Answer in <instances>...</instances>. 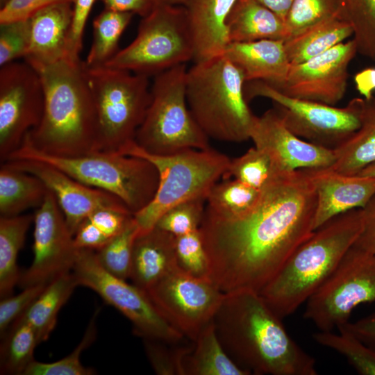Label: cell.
<instances>
[{"label":"cell","instance_id":"obj_1","mask_svg":"<svg viewBox=\"0 0 375 375\" xmlns=\"http://www.w3.org/2000/svg\"><path fill=\"white\" fill-rule=\"evenodd\" d=\"M315 209L306 169L279 173L242 217H224L206 206L199 231L212 282L223 293L260 292L312 233Z\"/></svg>","mask_w":375,"mask_h":375},{"label":"cell","instance_id":"obj_2","mask_svg":"<svg viewBox=\"0 0 375 375\" xmlns=\"http://www.w3.org/2000/svg\"><path fill=\"white\" fill-rule=\"evenodd\" d=\"M259 292L224 293L212 322L229 357L251 374L316 375L315 360L290 336Z\"/></svg>","mask_w":375,"mask_h":375},{"label":"cell","instance_id":"obj_3","mask_svg":"<svg viewBox=\"0 0 375 375\" xmlns=\"http://www.w3.org/2000/svg\"><path fill=\"white\" fill-rule=\"evenodd\" d=\"M38 72L44 89L43 115L24 141L51 156L96 151L97 114L83 62L64 59Z\"/></svg>","mask_w":375,"mask_h":375},{"label":"cell","instance_id":"obj_4","mask_svg":"<svg viewBox=\"0 0 375 375\" xmlns=\"http://www.w3.org/2000/svg\"><path fill=\"white\" fill-rule=\"evenodd\" d=\"M363 228L361 208L340 214L315 230L259 292L283 319L306 302L335 269Z\"/></svg>","mask_w":375,"mask_h":375},{"label":"cell","instance_id":"obj_5","mask_svg":"<svg viewBox=\"0 0 375 375\" xmlns=\"http://www.w3.org/2000/svg\"><path fill=\"white\" fill-rule=\"evenodd\" d=\"M245 83L240 69L224 54L188 69L187 103L209 138L232 142L250 139L256 116L245 98Z\"/></svg>","mask_w":375,"mask_h":375},{"label":"cell","instance_id":"obj_6","mask_svg":"<svg viewBox=\"0 0 375 375\" xmlns=\"http://www.w3.org/2000/svg\"><path fill=\"white\" fill-rule=\"evenodd\" d=\"M13 159L36 160L53 166L85 185L116 196L133 215L152 201L159 183L158 172L149 160L119 152L56 156L38 151L24 141L6 160Z\"/></svg>","mask_w":375,"mask_h":375},{"label":"cell","instance_id":"obj_7","mask_svg":"<svg viewBox=\"0 0 375 375\" xmlns=\"http://www.w3.org/2000/svg\"><path fill=\"white\" fill-rule=\"evenodd\" d=\"M119 153L139 156L156 167L159 183L152 201L133 215L140 233L153 228L160 217L172 207L192 199L206 197L212 188L224 178L231 158L213 149H188L167 156L142 150L135 140Z\"/></svg>","mask_w":375,"mask_h":375},{"label":"cell","instance_id":"obj_8","mask_svg":"<svg viewBox=\"0 0 375 375\" xmlns=\"http://www.w3.org/2000/svg\"><path fill=\"white\" fill-rule=\"evenodd\" d=\"M185 64L155 75L151 99L135 142L144 151L167 156L188 149L210 148L209 138L187 103Z\"/></svg>","mask_w":375,"mask_h":375},{"label":"cell","instance_id":"obj_9","mask_svg":"<svg viewBox=\"0 0 375 375\" xmlns=\"http://www.w3.org/2000/svg\"><path fill=\"white\" fill-rule=\"evenodd\" d=\"M83 65L97 114L96 151L119 152L135 140L144 119L151 99L148 76Z\"/></svg>","mask_w":375,"mask_h":375},{"label":"cell","instance_id":"obj_10","mask_svg":"<svg viewBox=\"0 0 375 375\" xmlns=\"http://www.w3.org/2000/svg\"><path fill=\"white\" fill-rule=\"evenodd\" d=\"M194 47L183 6H156L142 17L133 41L105 67L147 76L193 60Z\"/></svg>","mask_w":375,"mask_h":375},{"label":"cell","instance_id":"obj_11","mask_svg":"<svg viewBox=\"0 0 375 375\" xmlns=\"http://www.w3.org/2000/svg\"><path fill=\"white\" fill-rule=\"evenodd\" d=\"M248 103L255 97L270 99L287 128L306 141L335 149L346 141L362 122L366 100L351 99L338 108L312 101L291 97L263 81L244 84Z\"/></svg>","mask_w":375,"mask_h":375},{"label":"cell","instance_id":"obj_12","mask_svg":"<svg viewBox=\"0 0 375 375\" xmlns=\"http://www.w3.org/2000/svg\"><path fill=\"white\" fill-rule=\"evenodd\" d=\"M375 301V253L353 245L306 301L303 314L321 331L349 322L358 305Z\"/></svg>","mask_w":375,"mask_h":375},{"label":"cell","instance_id":"obj_13","mask_svg":"<svg viewBox=\"0 0 375 375\" xmlns=\"http://www.w3.org/2000/svg\"><path fill=\"white\" fill-rule=\"evenodd\" d=\"M72 273L78 285L92 290L128 318L142 339L176 344L184 338L164 318L146 291L104 269L94 250L78 249Z\"/></svg>","mask_w":375,"mask_h":375},{"label":"cell","instance_id":"obj_14","mask_svg":"<svg viewBox=\"0 0 375 375\" xmlns=\"http://www.w3.org/2000/svg\"><path fill=\"white\" fill-rule=\"evenodd\" d=\"M40 74L26 62H12L0 69V160L17 150L26 135L40 124L44 110Z\"/></svg>","mask_w":375,"mask_h":375},{"label":"cell","instance_id":"obj_15","mask_svg":"<svg viewBox=\"0 0 375 375\" xmlns=\"http://www.w3.org/2000/svg\"><path fill=\"white\" fill-rule=\"evenodd\" d=\"M147 292L169 324L192 341L212 320L224 296L212 281L192 276L178 267Z\"/></svg>","mask_w":375,"mask_h":375},{"label":"cell","instance_id":"obj_16","mask_svg":"<svg viewBox=\"0 0 375 375\" xmlns=\"http://www.w3.org/2000/svg\"><path fill=\"white\" fill-rule=\"evenodd\" d=\"M33 224V259L21 274L18 285L22 289L47 284L72 272L78 251L64 215L49 190L34 213Z\"/></svg>","mask_w":375,"mask_h":375},{"label":"cell","instance_id":"obj_17","mask_svg":"<svg viewBox=\"0 0 375 375\" xmlns=\"http://www.w3.org/2000/svg\"><path fill=\"white\" fill-rule=\"evenodd\" d=\"M357 53L353 39L343 42L306 61L290 65L285 81L272 86L291 97L335 106L344 97L348 68Z\"/></svg>","mask_w":375,"mask_h":375},{"label":"cell","instance_id":"obj_18","mask_svg":"<svg viewBox=\"0 0 375 375\" xmlns=\"http://www.w3.org/2000/svg\"><path fill=\"white\" fill-rule=\"evenodd\" d=\"M3 163L32 174L45 184L54 195L73 235L80 224L96 210L108 208L131 212L116 196L85 185L48 164L23 159L8 160Z\"/></svg>","mask_w":375,"mask_h":375},{"label":"cell","instance_id":"obj_19","mask_svg":"<svg viewBox=\"0 0 375 375\" xmlns=\"http://www.w3.org/2000/svg\"><path fill=\"white\" fill-rule=\"evenodd\" d=\"M250 139L265 152L279 173L331 167L334 151L300 138L290 131L274 108L255 119Z\"/></svg>","mask_w":375,"mask_h":375},{"label":"cell","instance_id":"obj_20","mask_svg":"<svg viewBox=\"0 0 375 375\" xmlns=\"http://www.w3.org/2000/svg\"><path fill=\"white\" fill-rule=\"evenodd\" d=\"M306 169L316 194L314 231L340 214L362 208L375 194V176L347 175L328 167Z\"/></svg>","mask_w":375,"mask_h":375},{"label":"cell","instance_id":"obj_21","mask_svg":"<svg viewBox=\"0 0 375 375\" xmlns=\"http://www.w3.org/2000/svg\"><path fill=\"white\" fill-rule=\"evenodd\" d=\"M73 3L44 7L29 17L31 42L24 61L35 70L67 58Z\"/></svg>","mask_w":375,"mask_h":375},{"label":"cell","instance_id":"obj_22","mask_svg":"<svg viewBox=\"0 0 375 375\" xmlns=\"http://www.w3.org/2000/svg\"><path fill=\"white\" fill-rule=\"evenodd\" d=\"M237 0H186L194 62L223 55L229 43L226 22Z\"/></svg>","mask_w":375,"mask_h":375},{"label":"cell","instance_id":"obj_23","mask_svg":"<svg viewBox=\"0 0 375 375\" xmlns=\"http://www.w3.org/2000/svg\"><path fill=\"white\" fill-rule=\"evenodd\" d=\"M224 55L240 69L246 82L263 81L278 86L290 67L284 41L280 40L229 42Z\"/></svg>","mask_w":375,"mask_h":375},{"label":"cell","instance_id":"obj_24","mask_svg":"<svg viewBox=\"0 0 375 375\" xmlns=\"http://www.w3.org/2000/svg\"><path fill=\"white\" fill-rule=\"evenodd\" d=\"M175 242V235L157 226L138 234L130 274L134 285L147 292L177 267Z\"/></svg>","mask_w":375,"mask_h":375},{"label":"cell","instance_id":"obj_25","mask_svg":"<svg viewBox=\"0 0 375 375\" xmlns=\"http://www.w3.org/2000/svg\"><path fill=\"white\" fill-rule=\"evenodd\" d=\"M176 349L178 375H249L229 357L217 335L212 320L192 341Z\"/></svg>","mask_w":375,"mask_h":375},{"label":"cell","instance_id":"obj_26","mask_svg":"<svg viewBox=\"0 0 375 375\" xmlns=\"http://www.w3.org/2000/svg\"><path fill=\"white\" fill-rule=\"evenodd\" d=\"M226 25L229 42L288 38L285 21L256 0H237Z\"/></svg>","mask_w":375,"mask_h":375},{"label":"cell","instance_id":"obj_27","mask_svg":"<svg viewBox=\"0 0 375 375\" xmlns=\"http://www.w3.org/2000/svg\"><path fill=\"white\" fill-rule=\"evenodd\" d=\"M351 24L340 16L321 21L284 41L290 65L306 61L353 35Z\"/></svg>","mask_w":375,"mask_h":375},{"label":"cell","instance_id":"obj_28","mask_svg":"<svg viewBox=\"0 0 375 375\" xmlns=\"http://www.w3.org/2000/svg\"><path fill=\"white\" fill-rule=\"evenodd\" d=\"M77 286L72 272L58 276L47 284L38 297L16 321L25 322L32 326L39 344L47 341L55 328L60 309Z\"/></svg>","mask_w":375,"mask_h":375},{"label":"cell","instance_id":"obj_29","mask_svg":"<svg viewBox=\"0 0 375 375\" xmlns=\"http://www.w3.org/2000/svg\"><path fill=\"white\" fill-rule=\"evenodd\" d=\"M48 188L36 176L1 163L0 169V217L23 214L38 208Z\"/></svg>","mask_w":375,"mask_h":375},{"label":"cell","instance_id":"obj_30","mask_svg":"<svg viewBox=\"0 0 375 375\" xmlns=\"http://www.w3.org/2000/svg\"><path fill=\"white\" fill-rule=\"evenodd\" d=\"M335 160L328 167L347 175H357L375 162V106L367 101L360 128L333 149Z\"/></svg>","mask_w":375,"mask_h":375},{"label":"cell","instance_id":"obj_31","mask_svg":"<svg viewBox=\"0 0 375 375\" xmlns=\"http://www.w3.org/2000/svg\"><path fill=\"white\" fill-rule=\"evenodd\" d=\"M34 214L0 217V297L12 294L22 272L17 264L27 231L33 223Z\"/></svg>","mask_w":375,"mask_h":375},{"label":"cell","instance_id":"obj_32","mask_svg":"<svg viewBox=\"0 0 375 375\" xmlns=\"http://www.w3.org/2000/svg\"><path fill=\"white\" fill-rule=\"evenodd\" d=\"M133 14L105 8L93 21V38L85 62L88 68L104 65L117 52L119 40Z\"/></svg>","mask_w":375,"mask_h":375},{"label":"cell","instance_id":"obj_33","mask_svg":"<svg viewBox=\"0 0 375 375\" xmlns=\"http://www.w3.org/2000/svg\"><path fill=\"white\" fill-rule=\"evenodd\" d=\"M0 374L24 375L33 361L39 344L34 329L28 323L15 321L1 338Z\"/></svg>","mask_w":375,"mask_h":375},{"label":"cell","instance_id":"obj_34","mask_svg":"<svg viewBox=\"0 0 375 375\" xmlns=\"http://www.w3.org/2000/svg\"><path fill=\"white\" fill-rule=\"evenodd\" d=\"M262 192L236 179L224 178L209 192L206 206L224 217H240L251 212L258 205Z\"/></svg>","mask_w":375,"mask_h":375},{"label":"cell","instance_id":"obj_35","mask_svg":"<svg viewBox=\"0 0 375 375\" xmlns=\"http://www.w3.org/2000/svg\"><path fill=\"white\" fill-rule=\"evenodd\" d=\"M338 329V334L319 331L312 334V338L343 356L359 374L375 375V347L364 343L344 327Z\"/></svg>","mask_w":375,"mask_h":375},{"label":"cell","instance_id":"obj_36","mask_svg":"<svg viewBox=\"0 0 375 375\" xmlns=\"http://www.w3.org/2000/svg\"><path fill=\"white\" fill-rule=\"evenodd\" d=\"M139 233V226L133 216L119 234L95 251L102 267L119 278H130L133 249Z\"/></svg>","mask_w":375,"mask_h":375},{"label":"cell","instance_id":"obj_37","mask_svg":"<svg viewBox=\"0 0 375 375\" xmlns=\"http://www.w3.org/2000/svg\"><path fill=\"white\" fill-rule=\"evenodd\" d=\"M342 17L352 26L357 51L375 61V0H340Z\"/></svg>","mask_w":375,"mask_h":375},{"label":"cell","instance_id":"obj_38","mask_svg":"<svg viewBox=\"0 0 375 375\" xmlns=\"http://www.w3.org/2000/svg\"><path fill=\"white\" fill-rule=\"evenodd\" d=\"M279 174L269 156L255 146L242 156L231 159L224 178L233 177L251 188L262 191Z\"/></svg>","mask_w":375,"mask_h":375},{"label":"cell","instance_id":"obj_39","mask_svg":"<svg viewBox=\"0 0 375 375\" xmlns=\"http://www.w3.org/2000/svg\"><path fill=\"white\" fill-rule=\"evenodd\" d=\"M99 310H96L90 322L81 341L66 357L52 362L33 360L24 375H93L96 371L85 367L81 362V356L96 339V319Z\"/></svg>","mask_w":375,"mask_h":375},{"label":"cell","instance_id":"obj_40","mask_svg":"<svg viewBox=\"0 0 375 375\" xmlns=\"http://www.w3.org/2000/svg\"><path fill=\"white\" fill-rule=\"evenodd\" d=\"M337 16L342 17L340 0H294L285 20L288 38Z\"/></svg>","mask_w":375,"mask_h":375},{"label":"cell","instance_id":"obj_41","mask_svg":"<svg viewBox=\"0 0 375 375\" xmlns=\"http://www.w3.org/2000/svg\"><path fill=\"white\" fill-rule=\"evenodd\" d=\"M175 250L178 268L196 278L210 280L209 260L199 229L176 236Z\"/></svg>","mask_w":375,"mask_h":375},{"label":"cell","instance_id":"obj_42","mask_svg":"<svg viewBox=\"0 0 375 375\" xmlns=\"http://www.w3.org/2000/svg\"><path fill=\"white\" fill-rule=\"evenodd\" d=\"M206 199L199 198L181 203L165 212L155 226L174 235H183L199 230Z\"/></svg>","mask_w":375,"mask_h":375},{"label":"cell","instance_id":"obj_43","mask_svg":"<svg viewBox=\"0 0 375 375\" xmlns=\"http://www.w3.org/2000/svg\"><path fill=\"white\" fill-rule=\"evenodd\" d=\"M30 42L29 18L0 23V66L24 58Z\"/></svg>","mask_w":375,"mask_h":375},{"label":"cell","instance_id":"obj_44","mask_svg":"<svg viewBox=\"0 0 375 375\" xmlns=\"http://www.w3.org/2000/svg\"><path fill=\"white\" fill-rule=\"evenodd\" d=\"M47 284H38L23 288L15 295H10L0 301L1 338L9 327L21 317L43 291Z\"/></svg>","mask_w":375,"mask_h":375},{"label":"cell","instance_id":"obj_45","mask_svg":"<svg viewBox=\"0 0 375 375\" xmlns=\"http://www.w3.org/2000/svg\"><path fill=\"white\" fill-rule=\"evenodd\" d=\"M96 0H74L73 17L67 45V58L69 60L81 61L79 53L82 49L83 35L85 26Z\"/></svg>","mask_w":375,"mask_h":375},{"label":"cell","instance_id":"obj_46","mask_svg":"<svg viewBox=\"0 0 375 375\" xmlns=\"http://www.w3.org/2000/svg\"><path fill=\"white\" fill-rule=\"evenodd\" d=\"M143 342L147 358L157 374L178 375L176 349H168V343L158 340L144 338Z\"/></svg>","mask_w":375,"mask_h":375},{"label":"cell","instance_id":"obj_47","mask_svg":"<svg viewBox=\"0 0 375 375\" xmlns=\"http://www.w3.org/2000/svg\"><path fill=\"white\" fill-rule=\"evenodd\" d=\"M74 0H10L0 10V23L27 19L44 7L59 3H72Z\"/></svg>","mask_w":375,"mask_h":375},{"label":"cell","instance_id":"obj_48","mask_svg":"<svg viewBox=\"0 0 375 375\" xmlns=\"http://www.w3.org/2000/svg\"><path fill=\"white\" fill-rule=\"evenodd\" d=\"M133 216L131 212L104 208L96 210L88 218L111 239L123 230Z\"/></svg>","mask_w":375,"mask_h":375},{"label":"cell","instance_id":"obj_49","mask_svg":"<svg viewBox=\"0 0 375 375\" xmlns=\"http://www.w3.org/2000/svg\"><path fill=\"white\" fill-rule=\"evenodd\" d=\"M74 240L78 249H88L97 251L103 247L109 239L88 218H86L78 226Z\"/></svg>","mask_w":375,"mask_h":375},{"label":"cell","instance_id":"obj_50","mask_svg":"<svg viewBox=\"0 0 375 375\" xmlns=\"http://www.w3.org/2000/svg\"><path fill=\"white\" fill-rule=\"evenodd\" d=\"M361 209L363 228L353 245L375 253V194Z\"/></svg>","mask_w":375,"mask_h":375},{"label":"cell","instance_id":"obj_51","mask_svg":"<svg viewBox=\"0 0 375 375\" xmlns=\"http://www.w3.org/2000/svg\"><path fill=\"white\" fill-rule=\"evenodd\" d=\"M105 8L117 12L137 14L142 17L155 7L151 0H100Z\"/></svg>","mask_w":375,"mask_h":375},{"label":"cell","instance_id":"obj_52","mask_svg":"<svg viewBox=\"0 0 375 375\" xmlns=\"http://www.w3.org/2000/svg\"><path fill=\"white\" fill-rule=\"evenodd\" d=\"M341 327L346 328L364 343L375 347V312L355 322H349Z\"/></svg>","mask_w":375,"mask_h":375},{"label":"cell","instance_id":"obj_53","mask_svg":"<svg viewBox=\"0 0 375 375\" xmlns=\"http://www.w3.org/2000/svg\"><path fill=\"white\" fill-rule=\"evenodd\" d=\"M356 90L367 101H370L375 91V67H367L354 76Z\"/></svg>","mask_w":375,"mask_h":375},{"label":"cell","instance_id":"obj_54","mask_svg":"<svg viewBox=\"0 0 375 375\" xmlns=\"http://www.w3.org/2000/svg\"><path fill=\"white\" fill-rule=\"evenodd\" d=\"M275 14L283 21L286 20L294 0H256Z\"/></svg>","mask_w":375,"mask_h":375},{"label":"cell","instance_id":"obj_55","mask_svg":"<svg viewBox=\"0 0 375 375\" xmlns=\"http://www.w3.org/2000/svg\"><path fill=\"white\" fill-rule=\"evenodd\" d=\"M154 6H183L186 0H151Z\"/></svg>","mask_w":375,"mask_h":375},{"label":"cell","instance_id":"obj_56","mask_svg":"<svg viewBox=\"0 0 375 375\" xmlns=\"http://www.w3.org/2000/svg\"><path fill=\"white\" fill-rule=\"evenodd\" d=\"M358 175L375 176V162L362 169Z\"/></svg>","mask_w":375,"mask_h":375},{"label":"cell","instance_id":"obj_57","mask_svg":"<svg viewBox=\"0 0 375 375\" xmlns=\"http://www.w3.org/2000/svg\"><path fill=\"white\" fill-rule=\"evenodd\" d=\"M10 0H0V7L5 6Z\"/></svg>","mask_w":375,"mask_h":375},{"label":"cell","instance_id":"obj_58","mask_svg":"<svg viewBox=\"0 0 375 375\" xmlns=\"http://www.w3.org/2000/svg\"><path fill=\"white\" fill-rule=\"evenodd\" d=\"M372 103L375 106V94L373 96L372 99H371Z\"/></svg>","mask_w":375,"mask_h":375}]
</instances>
